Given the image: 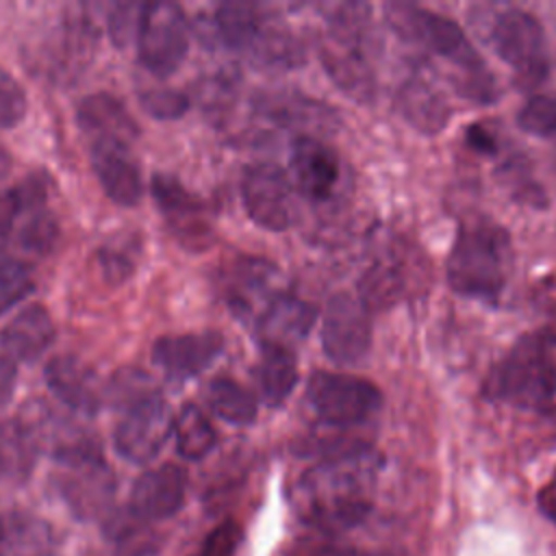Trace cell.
<instances>
[{
  "mask_svg": "<svg viewBox=\"0 0 556 556\" xmlns=\"http://www.w3.org/2000/svg\"><path fill=\"white\" fill-rule=\"evenodd\" d=\"M374 469V458L365 450L321 460L295 486L298 515L319 530L356 526L371 508Z\"/></svg>",
  "mask_w": 556,
  "mask_h": 556,
  "instance_id": "obj_1",
  "label": "cell"
},
{
  "mask_svg": "<svg viewBox=\"0 0 556 556\" xmlns=\"http://www.w3.org/2000/svg\"><path fill=\"white\" fill-rule=\"evenodd\" d=\"M384 11L389 26L402 39L419 43L426 50L456 65L460 74L456 80V89L463 98L478 104H489L497 98L495 78L491 76L486 63L473 50L471 41L456 22L441 17L428 9L402 2L387 4Z\"/></svg>",
  "mask_w": 556,
  "mask_h": 556,
  "instance_id": "obj_2",
  "label": "cell"
},
{
  "mask_svg": "<svg viewBox=\"0 0 556 556\" xmlns=\"http://www.w3.org/2000/svg\"><path fill=\"white\" fill-rule=\"evenodd\" d=\"M486 395L519 408H545L556 395V330L519 337L486 380Z\"/></svg>",
  "mask_w": 556,
  "mask_h": 556,
  "instance_id": "obj_3",
  "label": "cell"
},
{
  "mask_svg": "<svg viewBox=\"0 0 556 556\" xmlns=\"http://www.w3.org/2000/svg\"><path fill=\"white\" fill-rule=\"evenodd\" d=\"M508 235L504 228L476 222L463 224L447 256V282L465 298L495 302L508 276Z\"/></svg>",
  "mask_w": 556,
  "mask_h": 556,
  "instance_id": "obj_4",
  "label": "cell"
},
{
  "mask_svg": "<svg viewBox=\"0 0 556 556\" xmlns=\"http://www.w3.org/2000/svg\"><path fill=\"white\" fill-rule=\"evenodd\" d=\"M54 458L59 463L56 486L72 513L80 519L106 515L113 502L115 480L102 458L100 445L91 437L80 434L56 447Z\"/></svg>",
  "mask_w": 556,
  "mask_h": 556,
  "instance_id": "obj_5",
  "label": "cell"
},
{
  "mask_svg": "<svg viewBox=\"0 0 556 556\" xmlns=\"http://www.w3.org/2000/svg\"><path fill=\"white\" fill-rule=\"evenodd\" d=\"M137 54L141 65L165 78L174 74L189 50V24L176 2H143L137 28Z\"/></svg>",
  "mask_w": 556,
  "mask_h": 556,
  "instance_id": "obj_6",
  "label": "cell"
},
{
  "mask_svg": "<svg viewBox=\"0 0 556 556\" xmlns=\"http://www.w3.org/2000/svg\"><path fill=\"white\" fill-rule=\"evenodd\" d=\"M306 393L315 413L341 428L365 421L382 404V393L371 380L337 371H313Z\"/></svg>",
  "mask_w": 556,
  "mask_h": 556,
  "instance_id": "obj_7",
  "label": "cell"
},
{
  "mask_svg": "<svg viewBox=\"0 0 556 556\" xmlns=\"http://www.w3.org/2000/svg\"><path fill=\"white\" fill-rule=\"evenodd\" d=\"M491 43L497 56L517 72L519 83L536 85L545 78V33L534 15L521 9L502 11L493 22Z\"/></svg>",
  "mask_w": 556,
  "mask_h": 556,
  "instance_id": "obj_8",
  "label": "cell"
},
{
  "mask_svg": "<svg viewBox=\"0 0 556 556\" xmlns=\"http://www.w3.org/2000/svg\"><path fill=\"white\" fill-rule=\"evenodd\" d=\"M241 198L248 217L271 232L287 230L298 219L293 185L276 163H252L241 178Z\"/></svg>",
  "mask_w": 556,
  "mask_h": 556,
  "instance_id": "obj_9",
  "label": "cell"
},
{
  "mask_svg": "<svg viewBox=\"0 0 556 556\" xmlns=\"http://www.w3.org/2000/svg\"><path fill=\"white\" fill-rule=\"evenodd\" d=\"M174 434V415L156 391L128 404L115 426V450L128 463L141 465L152 460Z\"/></svg>",
  "mask_w": 556,
  "mask_h": 556,
  "instance_id": "obj_10",
  "label": "cell"
},
{
  "mask_svg": "<svg viewBox=\"0 0 556 556\" xmlns=\"http://www.w3.org/2000/svg\"><path fill=\"white\" fill-rule=\"evenodd\" d=\"M321 345L330 361L339 365L358 363L371 345V313L350 293L328 300L321 321Z\"/></svg>",
  "mask_w": 556,
  "mask_h": 556,
  "instance_id": "obj_11",
  "label": "cell"
},
{
  "mask_svg": "<svg viewBox=\"0 0 556 556\" xmlns=\"http://www.w3.org/2000/svg\"><path fill=\"white\" fill-rule=\"evenodd\" d=\"M89 161L111 202L119 206H135L141 200V167L132 156L130 143L117 139H91Z\"/></svg>",
  "mask_w": 556,
  "mask_h": 556,
  "instance_id": "obj_12",
  "label": "cell"
},
{
  "mask_svg": "<svg viewBox=\"0 0 556 556\" xmlns=\"http://www.w3.org/2000/svg\"><path fill=\"white\" fill-rule=\"evenodd\" d=\"M152 195L180 241L198 250L211 245V224L206 217V206L198 195L182 187L178 178L169 174H154Z\"/></svg>",
  "mask_w": 556,
  "mask_h": 556,
  "instance_id": "obj_13",
  "label": "cell"
},
{
  "mask_svg": "<svg viewBox=\"0 0 556 556\" xmlns=\"http://www.w3.org/2000/svg\"><path fill=\"white\" fill-rule=\"evenodd\" d=\"M187 473L182 467L165 463L156 469L143 471L128 497V513L146 523L176 515L185 502Z\"/></svg>",
  "mask_w": 556,
  "mask_h": 556,
  "instance_id": "obj_14",
  "label": "cell"
},
{
  "mask_svg": "<svg viewBox=\"0 0 556 556\" xmlns=\"http://www.w3.org/2000/svg\"><path fill=\"white\" fill-rule=\"evenodd\" d=\"M224 350V337L215 330L165 334L152 345V361L174 380L202 374Z\"/></svg>",
  "mask_w": 556,
  "mask_h": 556,
  "instance_id": "obj_15",
  "label": "cell"
},
{
  "mask_svg": "<svg viewBox=\"0 0 556 556\" xmlns=\"http://www.w3.org/2000/svg\"><path fill=\"white\" fill-rule=\"evenodd\" d=\"M317 319V308L291 293H276L256 315V334L263 345H280L293 350Z\"/></svg>",
  "mask_w": 556,
  "mask_h": 556,
  "instance_id": "obj_16",
  "label": "cell"
},
{
  "mask_svg": "<svg viewBox=\"0 0 556 556\" xmlns=\"http://www.w3.org/2000/svg\"><path fill=\"white\" fill-rule=\"evenodd\" d=\"M291 172L306 198L326 200L339 182V159L321 139L304 135L291 146Z\"/></svg>",
  "mask_w": 556,
  "mask_h": 556,
  "instance_id": "obj_17",
  "label": "cell"
},
{
  "mask_svg": "<svg viewBox=\"0 0 556 556\" xmlns=\"http://www.w3.org/2000/svg\"><path fill=\"white\" fill-rule=\"evenodd\" d=\"M46 384L50 393L61 400L67 408L93 415L100 406V389L96 374L80 358L70 354H59L46 365Z\"/></svg>",
  "mask_w": 556,
  "mask_h": 556,
  "instance_id": "obj_18",
  "label": "cell"
},
{
  "mask_svg": "<svg viewBox=\"0 0 556 556\" xmlns=\"http://www.w3.org/2000/svg\"><path fill=\"white\" fill-rule=\"evenodd\" d=\"M54 334L48 308L43 304H28L2 328V354L13 363H33L52 345Z\"/></svg>",
  "mask_w": 556,
  "mask_h": 556,
  "instance_id": "obj_19",
  "label": "cell"
},
{
  "mask_svg": "<svg viewBox=\"0 0 556 556\" xmlns=\"http://www.w3.org/2000/svg\"><path fill=\"white\" fill-rule=\"evenodd\" d=\"M76 117L89 139H117L132 143V139L139 135L128 109L111 93L98 91L83 98Z\"/></svg>",
  "mask_w": 556,
  "mask_h": 556,
  "instance_id": "obj_20",
  "label": "cell"
},
{
  "mask_svg": "<svg viewBox=\"0 0 556 556\" xmlns=\"http://www.w3.org/2000/svg\"><path fill=\"white\" fill-rule=\"evenodd\" d=\"M397 109L410 126L426 135H437L443 130L452 115L445 96L421 76H415L402 85L397 93Z\"/></svg>",
  "mask_w": 556,
  "mask_h": 556,
  "instance_id": "obj_21",
  "label": "cell"
},
{
  "mask_svg": "<svg viewBox=\"0 0 556 556\" xmlns=\"http://www.w3.org/2000/svg\"><path fill=\"white\" fill-rule=\"evenodd\" d=\"M43 204H48V191L39 176H28L20 185L0 191V252L13 250L24 219Z\"/></svg>",
  "mask_w": 556,
  "mask_h": 556,
  "instance_id": "obj_22",
  "label": "cell"
},
{
  "mask_svg": "<svg viewBox=\"0 0 556 556\" xmlns=\"http://www.w3.org/2000/svg\"><path fill=\"white\" fill-rule=\"evenodd\" d=\"M52 528L30 513L4 515L0 556H52Z\"/></svg>",
  "mask_w": 556,
  "mask_h": 556,
  "instance_id": "obj_23",
  "label": "cell"
},
{
  "mask_svg": "<svg viewBox=\"0 0 556 556\" xmlns=\"http://www.w3.org/2000/svg\"><path fill=\"white\" fill-rule=\"evenodd\" d=\"M256 378L263 402L269 406H280L298 384V361L293 350L280 345H263Z\"/></svg>",
  "mask_w": 556,
  "mask_h": 556,
  "instance_id": "obj_24",
  "label": "cell"
},
{
  "mask_svg": "<svg viewBox=\"0 0 556 556\" xmlns=\"http://www.w3.org/2000/svg\"><path fill=\"white\" fill-rule=\"evenodd\" d=\"M37 441L22 419H0V482L24 480L35 463Z\"/></svg>",
  "mask_w": 556,
  "mask_h": 556,
  "instance_id": "obj_25",
  "label": "cell"
},
{
  "mask_svg": "<svg viewBox=\"0 0 556 556\" xmlns=\"http://www.w3.org/2000/svg\"><path fill=\"white\" fill-rule=\"evenodd\" d=\"M267 17L252 2H224L215 13V28L222 41L232 50H245L254 46Z\"/></svg>",
  "mask_w": 556,
  "mask_h": 556,
  "instance_id": "obj_26",
  "label": "cell"
},
{
  "mask_svg": "<svg viewBox=\"0 0 556 556\" xmlns=\"http://www.w3.org/2000/svg\"><path fill=\"white\" fill-rule=\"evenodd\" d=\"M206 404L219 419L235 424V426H248L254 421L258 404L250 389H245L241 382L219 376L213 378L206 387Z\"/></svg>",
  "mask_w": 556,
  "mask_h": 556,
  "instance_id": "obj_27",
  "label": "cell"
},
{
  "mask_svg": "<svg viewBox=\"0 0 556 556\" xmlns=\"http://www.w3.org/2000/svg\"><path fill=\"white\" fill-rule=\"evenodd\" d=\"M406 291L402 269L391 261L374 263L358 280V300L369 313L384 311L402 300Z\"/></svg>",
  "mask_w": 556,
  "mask_h": 556,
  "instance_id": "obj_28",
  "label": "cell"
},
{
  "mask_svg": "<svg viewBox=\"0 0 556 556\" xmlns=\"http://www.w3.org/2000/svg\"><path fill=\"white\" fill-rule=\"evenodd\" d=\"M174 439L182 458L200 460L215 447L217 434L208 417L195 404H185L174 417Z\"/></svg>",
  "mask_w": 556,
  "mask_h": 556,
  "instance_id": "obj_29",
  "label": "cell"
},
{
  "mask_svg": "<svg viewBox=\"0 0 556 556\" xmlns=\"http://www.w3.org/2000/svg\"><path fill=\"white\" fill-rule=\"evenodd\" d=\"M274 267L258 258L237 261L226 276V300L237 313H248L252 308V295L269 285Z\"/></svg>",
  "mask_w": 556,
  "mask_h": 556,
  "instance_id": "obj_30",
  "label": "cell"
},
{
  "mask_svg": "<svg viewBox=\"0 0 556 556\" xmlns=\"http://www.w3.org/2000/svg\"><path fill=\"white\" fill-rule=\"evenodd\" d=\"M517 126L536 137L556 135V93H534L517 113Z\"/></svg>",
  "mask_w": 556,
  "mask_h": 556,
  "instance_id": "obj_31",
  "label": "cell"
},
{
  "mask_svg": "<svg viewBox=\"0 0 556 556\" xmlns=\"http://www.w3.org/2000/svg\"><path fill=\"white\" fill-rule=\"evenodd\" d=\"M35 289L33 271L24 261L0 258V315Z\"/></svg>",
  "mask_w": 556,
  "mask_h": 556,
  "instance_id": "obj_32",
  "label": "cell"
},
{
  "mask_svg": "<svg viewBox=\"0 0 556 556\" xmlns=\"http://www.w3.org/2000/svg\"><path fill=\"white\" fill-rule=\"evenodd\" d=\"M135 256H137L135 241H126V239L109 241L98 252V265L102 269V276L111 282H124L135 269Z\"/></svg>",
  "mask_w": 556,
  "mask_h": 556,
  "instance_id": "obj_33",
  "label": "cell"
},
{
  "mask_svg": "<svg viewBox=\"0 0 556 556\" xmlns=\"http://www.w3.org/2000/svg\"><path fill=\"white\" fill-rule=\"evenodd\" d=\"M28 109V98L17 78L0 65V128L17 126Z\"/></svg>",
  "mask_w": 556,
  "mask_h": 556,
  "instance_id": "obj_34",
  "label": "cell"
},
{
  "mask_svg": "<svg viewBox=\"0 0 556 556\" xmlns=\"http://www.w3.org/2000/svg\"><path fill=\"white\" fill-rule=\"evenodd\" d=\"M139 102H141V109L156 119H178L189 109V98L182 91L167 89V87L148 89L139 93Z\"/></svg>",
  "mask_w": 556,
  "mask_h": 556,
  "instance_id": "obj_35",
  "label": "cell"
},
{
  "mask_svg": "<svg viewBox=\"0 0 556 556\" xmlns=\"http://www.w3.org/2000/svg\"><path fill=\"white\" fill-rule=\"evenodd\" d=\"M141 9L143 4L139 2H122L113 7L109 15V35L115 46H128L130 39H137Z\"/></svg>",
  "mask_w": 556,
  "mask_h": 556,
  "instance_id": "obj_36",
  "label": "cell"
},
{
  "mask_svg": "<svg viewBox=\"0 0 556 556\" xmlns=\"http://www.w3.org/2000/svg\"><path fill=\"white\" fill-rule=\"evenodd\" d=\"M241 541V528L235 521H222L204 539L200 556H232Z\"/></svg>",
  "mask_w": 556,
  "mask_h": 556,
  "instance_id": "obj_37",
  "label": "cell"
},
{
  "mask_svg": "<svg viewBox=\"0 0 556 556\" xmlns=\"http://www.w3.org/2000/svg\"><path fill=\"white\" fill-rule=\"evenodd\" d=\"M465 141L480 154H493L497 150L495 137L484 124H471L465 132Z\"/></svg>",
  "mask_w": 556,
  "mask_h": 556,
  "instance_id": "obj_38",
  "label": "cell"
},
{
  "mask_svg": "<svg viewBox=\"0 0 556 556\" xmlns=\"http://www.w3.org/2000/svg\"><path fill=\"white\" fill-rule=\"evenodd\" d=\"M15 380H17L15 363L4 354H0V406H4L13 397Z\"/></svg>",
  "mask_w": 556,
  "mask_h": 556,
  "instance_id": "obj_39",
  "label": "cell"
},
{
  "mask_svg": "<svg viewBox=\"0 0 556 556\" xmlns=\"http://www.w3.org/2000/svg\"><path fill=\"white\" fill-rule=\"evenodd\" d=\"M539 506L545 513V517H549L556 523V471L554 476L547 480V484L541 489L539 493Z\"/></svg>",
  "mask_w": 556,
  "mask_h": 556,
  "instance_id": "obj_40",
  "label": "cell"
},
{
  "mask_svg": "<svg viewBox=\"0 0 556 556\" xmlns=\"http://www.w3.org/2000/svg\"><path fill=\"white\" fill-rule=\"evenodd\" d=\"M13 167V159L11 152L4 148V143H0V178H4Z\"/></svg>",
  "mask_w": 556,
  "mask_h": 556,
  "instance_id": "obj_41",
  "label": "cell"
},
{
  "mask_svg": "<svg viewBox=\"0 0 556 556\" xmlns=\"http://www.w3.org/2000/svg\"><path fill=\"white\" fill-rule=\"evenodd\" d=\"M2 532H4V515H0V541H2Z\"/></svg>",
  "mask_w": 556,
  "mask_h": 556,
  "instance_id": "obj_42",
  "label": "cell"
}]
</instances>
